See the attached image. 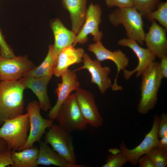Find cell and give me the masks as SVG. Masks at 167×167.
Instances as JSON below:
<instances>
[{
  "mask_svg": "<svg viewBox=\"0 0 167 167\" xmlns=\"http://www.w3.org/2000/svg\"><path fill=\"white\" fill-rule=\"evenodd\" d=\"M128 162L125 155L121 152L116 154L111 153L107 157L102 167H122Z\"/></svg>",
  "mask_w": 167,
  "mask_h": 167,
  "instance_id": "cell-27",
  "label": "cell"
},
{
  "mask_svg": "<svg viewBox=\"0 0 167 167\" xmlns=\"http://www.w3.org/2000/svg\"><path fill=\"white\" fill-rule=\"evenodd\" d=\"M15 56L12 49L6 41L0 28V57L10 58Z\"/></svg>",
  "mask_w": 167,
  "mask_h": 167,
  "instance_id": "cell-28",
  "label": "cell"
},
{
  "mask_svg": "<svg viewBox=\"0 0 167 167\" xmlns=\"http://www.w3.org/2000/svg\"><path fill=\"white\" fill-rule=\"evenodd\" d=\"M109 151L113 154H116L121 152L120 149H119L117 148L110 149L109 150Z\"/></svg>",
  "mask_w": 167,
  "mask_h": 167,
  "instance_id": "cell-36",
  "label": "cell"
},
{
  "mask_svg": "<svg viewBox=\"0 0 167 167\" xmlns=\"http://www.w3.org/2000/svg\"><path fill=\"white\" fill-rule=\"evenodd\" d=\"M51 27L54 38L53 50L54 53L58 56L63 49L73 45L75 41L76 35L73 31L66 28L58 19L51 22Z\"/></svg>",
  "mask_w": 167,
  "mask_h": 167,
  "instance_id": "cell-19",
  "label": "cell"
},
{
  "mask_svg": "<svg viewBox=\"0 0 167 167\" xmlns=\"http://www.w3.org/2000/svg\"><path fill=\"white\" fill-rule=\"evenodd\" d=\"M154 11L144 17L148 21L156 20L162 26L167 30V1L160 2Z\"/></svg>",
  "mask_w": 167,
  "mask_h": 167,
  "instance_id": "cell-24",
  "label": "cell"
},
{
  "mask_svg": "<svg viewBox=\"0 0 167 167\" xmlns=\"http://www.w3.org/2000/svg\"><path fill=\"white\" fill-rule=\"evenodd\" d=\"M159 62V70L163 78H167V56L162 58Z\"/></svg>",
  "mask_w": 167,
  "mask_h": 167,
  "instance_id": "cell-33",
  "label": "cell"
},
{
  "mask_svg": "<svg viewBox=\"0 0 167 167\" xmlns=\"http://www.w3.org/2000/svg\"><path fill=\"white\" fill-rule=\"evenodd\" d=\"M102 10L98 4L91 3L87 9L86 16L84 24L76 35L73 46L77 43L83 44L87 42L88 36L91 34L95 42L101 41L103 34L99 29V25L101 21Z\"/></svg>",
  "mask_w": 167,
  "mask_h": 167,
  "instance_id": "cell-10",
  "label": "cell"
},
{
  "mask_svg": "<svg viewBox=\"0 0 167 167\" xmlns=\"http://www.w3.org/2000/svg\"><path fill=\"white\" fill-rule=\"evenodd\" d=\"M35 66L26 55L10 58L0 57V81L18 80Z\"/></svg>",
  "mask_w": 167,
  "mask_h": 167,
  "instance_id": "cell-9",
  "label": "cell"
},
{
  "mask_svg": "<svg viewBox=\"0 0 167 167\" xmlns=\"http://www.w3.org/2000/svg\"><path fill=\"white\" fill-rule=\"evenodd\" d=\"M37 163L38 165H54L60 167H86L84 165L74 164L65 159L44 141L39 142Z\"/></svg>",
  "mask_w": 167,
  "mask_h": 167,
  "instance_id": "cell-18",
  "label": "cell"
},
{
  "mask_svg": "<svg viewBox=\"0 0 167 167\" xmlns=\"http://www.w3.org/2000/svg\"><path fill=\"white\" fill-rule=\"evenodd\" d=\"M61 77L62 82L58 84L55 90L58 96L57 101L47 115L49 118L53 120H55L61 106L71 92L79 88L80 83L75 71L68 69Z\"/></svg>",
  "mask_w": 167,
  "mask_h": 167,
  "instance_id": "cell-15",
  "label": "cell"
},
{
  "mask_svg": "<svg viewBox=\"0 0 167 167\" xmlns=\"http://www.w3.org/2000/svg\"><path fill=\"white\" fill-rule=\"evenodd\" d=\"M138 163L139 167H155L151 160L146 154L143 155L139 158Z\"/></svg>",
  "mask_w": 167,
  "mask_h": 167,
  "instance_id": "cell-32",
  "label": "cell"
},
{
  "mask_svg": "<svg viewBox=\"0 0 167 167\" xmlns=\"http://www.w3.org/2000/svg\"><path fill=\"white\" fill-rule=\"evenodd\" d=\"M160 139L157 145L162 149L167 151V134Z\"/></svg>",
  "mask_w": 167,
  "mask_h": 167,
  "instance_id": "cell-34",
  "label": "cell"
},
{
  "mask_svg": "<svg viewBox=\"0 0 167 167\" xmlns=\"http://www.w3.org/2000/svg\"><path fill=\"white\" fill-rule=\"evenodd\" d=\"M88 50L95 55L97 60L100 62L108 60L115 63L117 72L111 88L114 91L122 90V87L118 84L117 81L120 71L125 69L129 64V60L126 55L119 49L113 52L110 51L105 47L101 41L89 45Z\"/></svg>",
  "mask_w": 167,
  "mask_h": 167,
  "instance_id": "cell-11",
  "label": "cell"
},
{
  "mask_svg": "<svg viewBox=\"0 0 167 167\" xmlns=\"http://www.w3.org/2000/svg\"><path fill=\"white\" fill-rule=\"evenodd\" d=\"M167 134V114H161L159 118L158 128V135L159 139Z\"/></svg>",
  "mask_w": 167,
  "mask_h": 167,
  "instance_id": "cell-31",
  "label": "cell"
},
{
  "mask_svg": "<svg viewBox=\"0 0 167 167\" xmlns=\"http://www.w3.org/2000/svg\"><path fill=\"white\" fill-rule=\"evenodd\" d=\"M166 31V29L154 20L151 22L144 37V42L147 48L160 59L167 56Z\"/></svg>",
  "mask_w": 167,
  "mask_h": 167,
  "instance_id": "cell-16",
  "label": "cell"
},
{
  "mask_svg": "<svg viewBox=\"0 0 167 167\" xmlns=\"http://www.w3.org/2000/svg\"><path fill=\"white\" fill-rule=\"evenodd\" d=\"M140 86L141 98L137 106L141 114H147L157 103L158 93L163 78L159 62L154 61L143 73Z\"/></svg>",
  "mask_w": 167,
  "mask_h": 167,
  "instance_id": "cell-2",
  "label": "cell"
},
{
  "mask_svg": "<svg viewBox=\"0 0 167 167\" xmlns=\"http://www.w3.org/2000/svg\"><path fill=\"white\" fill-rule=\"evenodd\" d=\"M84 50L82 48H75L72 45L63 49L58 55L54 75L61 77L71 66L82 61Z\"/></svg>",
  "mask_w": 167,
  "mask_h": 167,
  "instance_id": "cell-20",
  "label": "cell"
},
{
  "mask_svg": "<svg viewBox=\"0 0 167 167\" xmlns=\"http://www.w3.org/2000/svg\"><path fill=\"white\" fill-rule=\"evenodd\" d=\"M24 89L18 80L0 81V126L5 120L23 113Z\"/></svg>",
  "mask_w": 167,
  "mask_h": 167,
  "instance_id": "cell-1",
  "label": "cell"
},
{
  "mask_svg": "<svg viewBox=\"0 0 167 167\" xmlns=\"http://www.w3.org/2000/svg\"><path fill=\"white\" fill-rule=\"evenodd\" d=\"M55 119L60 127L70 133L83 131L88 124L81 112L75 93L71 94L63 103Z\"/></svg>",
  "mask_w": 167,
  "mask_h": 167,
  "instance_id": "cell-5",
  "label": "cell"
},
{
  "mask_svg": "<svg viewBox=\"0 0 167 167\" xmlns=\"http://www.w3.org/2000/svg\"><path fill=\"white\" fill-rule=\"evenodd\" d=\"M160 0H133V7L145 17L154 11L160 3Z\"/></svg>",
  "mask_w": 167,
  "mask_h": 167,
  "instance_id": "cell-26",
  "label": "cell"
},
{
  "mask_svg": "<svg viewBox=\"0 0 167 167\" xmlns=\"http://www.w3.org/2000/svg\"><path fill=\"white\" fill-rule=\"evenodd\" d=\"M75 94L81 112L87 124L94 128L101 126L103 119L99 112L92 93L79 88L75 91Z\"/></svg>",
  "mask_w": 167,
  "mask_h": 167,
  "instance_id": "cell-14",
  "label": "cell"
},
{
  "mask_svg": "<svg viewBox=\"0 0 167 167\" xmlns=\"http://www.w3.org/2000/svg\"><path fill=\"white\" fill-rule=\"evenodd\" d=\"M118 44L122 46L127 47L131 49L135 54L138 59V63L134 70L129 71L126 69L123 71V76L126 80L129 79L132 75L136 73V76L139 77L142 75L145 70L156 59V56L147 48L141 47L135 41L123 38L118 42Z\"/></svg>",
  "mask_w": 167,
  "mask_h": 167,
  "instance_id": "cell-13",
  "label": "cell"
},
{
  "mask_svg": "<svg viewBox=\"0 0 167 167\" xmlns=\"http://www.w3.org/2000/svg\"><path fill=\"white\" fill-rule=\"evenodd\" d=\"M29 126L27 113L5 120L0 127V137L8 149L19 151L27 141Z\"/></svg>",
  "mask_w": 167,
  "mask_h": 167,
  "instance_id": "cell-4",
  "label": "cell"
},
{
  "mask_svg": "<svg viewBox=\"0 0 167 167\" xmlns=\"http://www.w3.org/2000/svg\"><path fill=\"white\" fill-rule=\"evenodd\" d=\"M45 133L44 141L69 162L77 164L71 133L53 124Z\"/></svg>",
  "mask_w": 167,
  "mask_h": 167,
  "instance_id": "cell-6",
  "label": "cell"
},
{
  "mask_svg": "<svg viewBox=\"0 0 167 167\" xmlns=\"http://www.w3.org/2000/svg\"><path fill=\"white\" fill-rule=\"evenodd\" d=\"M51 76H25L18 80L25 89H31L37 97L41 109L47 112L52 108L47 92Z\"/></svg>",
  "mask_w": 167,
  "mask_h": 167,
  "instance_id": "cell-17",
  "label": "cell"
},
{
  "mask_svg": "<svg viewBox=\"0 0 167 167\" xmlns=\"http://www.w3.org/2000/svg\"><path fill=\"white\" fill-rule=\"evenodd\" d=\"M159 118L157 114L153 116L151 129L145 135L142 142L135 148L129 149L126 147L124 142L120 144V150L126 157L128 162L132 165H136L139 159L141 156L146 154L157 145L159 139L158 135Z\"/></svg>",
  "mask_w": 167,
  "mask_h": 167,
  "instance_id": "cell-8",
  "label": "cell"
},
{
  "mask_svg": "<svg viewBox=\"0 0 167 167\" xmlns=\"http://www.w3.org/2000/svg\"><path fill=\"white\" fill-rule=\"evenodd\" d=\"M58 57L54 52L53 45H49L47 55L44 61L40 65L36 66L29 71L25 76L52 77L54 73Z\"/></svg>",
  "mask_w": 167,
  "mask_h": 167,
  "instance_id": "cell-23",
  "label": "cell"
},
{
  "mask_svg": "<svg viewBox=\"0 0 167 167\" xmlns=\"http://www.w3.org/2000/svg\"><path fill=\"white\" fill-rule=\"evenodd\" d=\"M82 62L83 65L74 71L87 70L91 76V82L97 85L101 94H105L112 84L110 78L109 77L111 71L110 67L102 66L100 61L97 59L92 60L86 53L83 56Z\"/></svg>",
  "mask_w": 167,
  "mask_h": 167,
  "instance_id": "cell-12",
  "label": "cell"
},
{
  "mask_svg": "<svg viewBox=\"0 0 167 167\" xmlns=\"http://www.w3.org/2000/svg\"><path fill=\"white\" fill-rule=\"evenodd\" d=\"M64 7L69 12L72 28L77 34L84 23L87 9V0H61Z\"/></svg>",
  "mask_w": 167,
  "mask_h": 167,
  "instance_id": "cell-21",
  "label": "cell"
},
{
  "mask_svg": "<svg viewBox=\"0 0 167 167\" xmlns=\"http://www.w3.org/2000/svg\"><path fill=\"white\" fill-rule=\"evenodd\" d=\"M39 148L34 145L20 151L11 150L12 167H37Z\"/></svg>",
  "mask_w": 167,
  "mask_h": 167,
  "instance_id": "cell-22",
  "label": "cell"
},
{
  "mask_svg": "<svg viewBox=\"0 0 167 167\" xmlns=\"http://www.w3.org/2000/svg\"><path fill=\"white\" fill-rule=\"evenodd\" d=\"M142 16L134 7L118 8L109 15V21L114 26L122 25L127 38L143 45L145 33Z\"/></svg>",
  "mask_w": 167,
  "mask_h": 167,
  "instance_id": "cell-3",
  "label": "cell"
},
{
  "mask_svg": "<svg viewBox=\"0 0 167 167\" xmlns=\"http://www.w3.org/2000/svg\"></svg>",
  "mask_w": 167,
  "mask_h": 167,
  "instance_id": "cell-37",
  "label": "cell"
},
{
  "mask_svg": "<svg viewBox=\"0 0 167 167\" xmlns=\"http://www.w3.org/2000/svg\"><path fill=\"white\" fill-rule=\"evenodd\" d=\"M11 155V150L7 148L0 150V167H5L13 165Z\"/></svg>",
  "mask_w": 167,
  "mask_h": 167,
  "instance_id": "cell-29",
  "label": "cell"
},
{
  "mask_svg": "<svg viewBox=\"0 0 167 167\" xmlns=\"http://www.w3.org/2000/svg\"><path fill=\"white\" fill-rule=\"evenodd\" d=\"M41 109L39 103L36 101L29 102L28 104L26 110L29 119V132L26 142L19 151L30 148L35 142L41 141L46 130L54 124V120L42 117Z\"/></svg>",
  "mask_w": 167,
  "mask_h": 167,
  "instance_id": "cell-7",
  "label": "cell"
},
{
  "mask_svg": "<svg viewBox=\"0 0 167 167\" xmlns=\"http://www.w3.org/2000/svg\"><path fill=\"white\" fill-rule=\"evenodd\" d=\"M146 155L151 160L155 167H167V151L162 149L156 145Z\"/></svg>",
  "mask_w": 167,
  "mask_h": 167,
  "instance_id": "cell-25",
  "label": "cell"
},
{
  "mask_svg": "<svg viewBox=\"0 0 167 167\" xmlns=\"http://www.w3.org/2000/svg\"><path fill=\"white\" fill-rule=\"evenodd\" d=\"M107 6L109 8L117 6L118 8L133 7V0H105Z\"/></svg>",
  "mask_w": 167,
  "mask_h": 167,
  "instance_id": "cell-30",
  "label": "cell"
},
{
  "mask_svg": "<svg viewBox=\"0 0 167 167\" xmlns=\"http://www.w3.org/2000/svg\"><path fill=\"white\" fill-rule=\"evenodd\" d=\"M7 148L6 144L5 141L0 137V150Z\"/></svg>",
  "mask_w": 167,
  "mask_h": 167,
  "instance_id": "cell-35",
  "label": "cell"
}]
</instances>
